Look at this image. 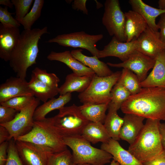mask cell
<instances>
[{
	"label": "cell",
	"instance_id": "1",
	"mask_svg": "<svg viewBox=\"0 0 165 165\" xmlns=\"http://www.w3.org/2000/svg\"><path fill=\"white\" fill-rule=\"evenodd\" d=\"M120 109L125 114L165 120V88L142 87L137 94L131 95L122 104Z\"/></svg>",
	"mask_w": 165,
	"mask_h": 165
},
{
	"label": "cell",
	"instance_id": "2",
	"mask_svg": "<svg viewBox=\"0 0 165 165\" xmlns=\"http://www.w3.org/2000/svg\"><path fill=\"white\" fill-rule=\"evenodd\" d=\"M47 33H49L47 27L24 30L21 32L18 44L9 61L17 77L26 79L28 68L36 63L39 40L43 35Z\"/></svg>",
	"mask_w": 165,
	"mask_h": 165
},
{
	"label": "cell",
	"instance_id": "3",
	"mask_svg": "<svg viewBox=\"0 0 165 165\" xmlns=\"http://www.w3.org/2000/svg\"><path fill=\"white\" fill-rule=\"evenodd\" d=\"M160 121L147 119L144 127L128 150L142 163L153 159L163 150L159 130Z\"/></svg>",
	"mask_w": 165,
	"mask_h": 165
},
{
	"label": "cell",
	"instance_id": "4",
	"mask_svg": "<svg viewBox=\"0 0 165 165\" xmlns=\"http://www.w3.org/2000/svg\"><path fill=\"white\" fill-rule=\"evenodd\" d=\"M64 143L72 149L73 163L104 165L111 162L112 156L108 152L92 146L81 135L63 138Z\"/></svg>",
	"mask_w": 165,
	"mask_h": 165
},
{
	"label": "cell",
	"instance_id": "5",
	"mask_svg": "<svg viewBox=\"0 0 165 165\" xmlns=\"http://www.w3.org/2000/svg\"><path fill=\"white\" fill-rule=\"evenodd\" d=\"M16 140L31 142L46 148L53 153L67 149L63 137L52 127L49 118L41 121H34L31 130L18 138Z\"/></svg>",
	"mask_w": 165,
	"mask_h": 165
},
{
	"label": "cell",
	"instance_id": "6",
	"mask_svg": "<svg viewBox=\"0 0 165 165\" xmlns=\"http://www.w3.org/2000/svg\"><path fill=\"white\" fill-rule=\"evenodd\" d=\"M58 114L49 118L52 127L63 138L81 135L90 122L82 113L79 106L74 104L58 110Z\"/></svg>",
	"mask_w": 165,
	"mask_h": 165
},
{
	"label": "cell",
	"instance_id": "7",
	"mask_svg": "<svg viewBox=\"0 0 165 165\" xmlns=\"http://www.w3.org/2000/svg\"><path fill=\"white\" fill-rule=\"evenodd\" d=\"M121 74V71H117L104 77L95 74L87 88L78 95L80 102L82 104L109 103L112 99V90Z\"/></svg>",
	"mask_w": 165,
	"mask_h": 165
},
{
	"label": "cell",
	"instance_id": "8",
	"mask_svg": "<svg viewBox=\"0 0 165 165\" xmlns=\"http://www.w3.org/2000/svg\"><path fill=\"white\" fill-rule=\"evenodd\" d=\"M102 24L111 36L122 42H126L125 33V16L118 0H106L104 4Z\"/></svg>",
	"mask_w": 165,
	"mask_h": 165
},
{
	"label": "cell",
	"instance_id": "9",
	"mask_svg": "<svg viewBox=\"0 0 165 165\" xmlns=\"http://www.w3.org/2000/svg\"><path fill=\"white\" fill-rule=\"evenodd\" d=\"M103 37L102 34L91 35L82 31L58 35L47 42L56 43L64 47L85 49L93 56L97 57L99 50L96 47V43Z\"/></svg>",
	"mask_w": 165,
	"mask_h": 165
},
{
	"label": "cell",
	"instance_id": "10",
	"mask_svg": "<svg viewBox=\"0 0 165 165\" xmlns=\"http://www.w3.org/2000/svg\"><path fill=\"white\" fill-rule=\"evenodd\" d=\"M40 100H35L25 108L20 111L14 119L7 123L0 124L6 127L10 134L9 140L17 138L29 133L34 125L33 116L35 111L40 104Z\"/></svg>",
	"mask_w": 165,
	"mask_h": 165
},
{
	"label": "cell",
	"instance_id": "11",
	"mask_svg": "<svg viewBox=\"0 0 165 165\" xmlns=\"http://www.w3.org/2000/svg\"><path fill=\"white\" fill-rule=\"evenodd\" d=\"M18 153L24 165H47L50 150L34 143L16 140Z\"/></svg>",
	"mask_w": 165,
	"mask_h": 165
},
{
	"label": "cell",
	"instance_id": "12",
	"mask_svg": "<svg viewBox=\"0 0 165 165\" xmlns=\"http://www.w3.org/2000/svg\"><path fill=\"white\" fill-rule=\"evenodd\" d=\"M155 62V59L135 50L125 61L117 64L107 62V64L111 67L122 68L130 70L137 75L141 82L146 78L148 71L153 68Z\"/></svg>",
	"mask_w": 165,
	"mask_h": 165
},
{
	"label": "cell",
	"instance_id": "13",
	"mask_svg": "<svg viewBox=\"0 0 165 165\" xmlns=\"http://www.w3.org/2000/svg\"><path fill=\"white\" fill-rule=\"evenodd\" d=\"M136 40V50L153 59L165 50V43L161 39L159 32L148 26Z\"/></svg>",
	"mask_w": 165,
	"mask_h": 165
},
{
	"label": "cell",
	"instance_id": "14",
	"mask_svg": "<svg viewBox=\"0 0 165 165\" xmlns=\"http://www.w3.org/2000/svg\"><path fill=\"white\" fill-rule=\"evenodd\" d=\"M34 94L25 79L11 77L0 85V103L17 96Z\"/></svg>",
	"mask_w": 165,
	"mask_h": 165
},
{
	"label": "cell",
	"instance_id": "15",
	"mask_svg": "<svg viewBox=\"0 0 165 165\" xmlns=\"http://www.w3.org/2000/svg\"><path fill=\"white\" fill-rule=\"evenodd\" d=\"M136 39L129 42H122L113 36L109 42L104 46L103 49L99 50L97 57L99 59L114 57L123 62L136 50Z\"/></svg>",
	"mask_w": 165,
	"mask_h": 165
},
{
	"label": "cell",
	"instance_id": "16",
	"mask_svg": "<svg viewBox=\"0 0 165 165\" xmlns=\"http://www.w3.org/2000/svg\"><path fill=\"white\" fill-rule=\"evenodd\" d=\"M20 33L19 28L0 24V57L9 61L11 55L17 46Z\"/></svg>",
	"mask_w": 165,
	"mask_h": 165
},
{
	"label": "cell",
	"instance_id": "17",
	"mask_svg": "<svg viewBox=\"0 0 165 165\" xmlns=\"http://www.w3.org/2000/svg\"><path fill=\"white\" fill-rule=\"evenodd\" d=\"M47 58L51 61H57L64 64L72 70L73 73L77 75L93 77L95 74L91 69L74 58L69 51L60 52L52 51Z\"/></svg>",
	"mask_w": 165,
	"mask_h": 165
},
{
	"label": "cell",
	"instance_id": "18",
	"mask_svg": "<svg viewBox=\"0 0 165 165\" xmlns=\"http://www.w3.org/2000/svg\"><path fill=\"white\" fill-rule=\"evenodd\" d=\"M123 118L124 122L120 132V138L130 145L134 141L143 129L145 118L131 114H125Z\"/></svg>",
	"mask_w": 165,
	"mask_h": 165
},
{
	"label": "cell",
	"instance_id": "19",
	"mask_svg": "<svg viewBox=\"0 0 165 165\" xmlns=\"http://www.w3.org/2000/svg\"><path fill=\"white\" fill-rule=\"evenodd\" d=\"M101 149L110 154L120 165H144L128 150L123 148L117 141L111 138L102 143Z\"/></svg>",
	"mask_w": 165,
	"mask_h": 165
},
{
	"label": "cell",
	"instance_id": "20",
	"mask_svg": "<svg viewBox=\"0 0 165 165\" xmlns=\"http://www.w3.org/2000/svg\"><path fill=\"white\" fill-rule=\"evenodd\" d=\"M140 84L142 88L156 87L165 88V50L156 57L152 70Z\"/></svg>",
	"mask_w": 165,
	"mask_h": 165
},
{
	"label": "cell",
	"instance_id": "21",
	"mask_svg": "<svg viewBox=\"0 0 165 165\" xmlns=\"http://www.w3.org/2000/svg\"><path fill=\"white\" fill-rule=\"evenodd\" d=\"M125 14L126 42H129L136 39L148 26L144 18L137 13L131 10L125 13Z\"/></svg>",
	"mask_w": 165,
	"mask_h": 165
},
{
	"label": "cell",
	"instance_id": "22",
	"mask_svg": "<svg viewBox=\"0 0 165 165\" xmlns=\"http://www.w3.org/2000/svg\"><path fill=\"white\" fill-rule=\"evenodd\" d=\"M128 2L132 10L141 15L150 28L155 31H158L156 19L158 16L165 13V10L152 7L142 0H130Z\"/></svg>",
	"mask_w": 165,
	"mask_h": 165
},
{
	"label": "cell",
	"instance_id": "23",
	"mask_svg": "<svg viewBox=\"0 0 165 165\" xmlns=\"http://www.w3.org/2000/svg\"><path fill=\"white\" fill-rule=\"evenodd\" d=\"M82 51L81 49L74 50L71 53L74 58L91 69L98 76L105 77L113 73L107 64L100 61L96 56H86L82 53Z\"/></svg>",
	"mask_w": 165,
	"mask_h": 165
},
{
	"label": "cell",
	"instance_id": "24",
	"mask_svg": "<svg viewBox=\"0 0 165 165\" xmlns=\"http://www.w3.org/2000/svg\"><path fill=\"white\" fill-rule=\"evenodd\" d=\"M93 77L79 76L73 73L68 74L64 83L59 87V94L63 95L73 92L82 93L88 87Z\"/></svg>",
	"mask_w": 165,
	"mask_h": 165
},
{
	"label": "cell",
	"instance_id": "25",
	"mask_svg": "<svg viewBox=\"0 0 165 165\" xmlns=\"http://www.w3.org/2000/svg\"><path fill=\"white\" fill-rule=\"evenodd\" d=\"M71 93H69L63 95H60L57 98L53 97L39 106L35 109L33 119L35 121L43 120L46 118V115L51 111L60 109L71 100Z\"/></svg>",
	"mask_w": 165,
	"mask_h": 165
},
{
	"label": "cell",
	"instance_id": "26",
	"mask_svg": "<svg viewBox=\"0 0 165 165\" xmlns=\"http://www.w3.org/2000/svg\"><path fill=\"white\" fill-rule=\"evenodd\" d=\"M81 135L94 144L105 143L111 138L104 124L100 123L90 122L84 128Z\"/></svg>",
	"mask_w": 165,
	"mask_h": 165
},
{
	"label": "cell",
	"instance_id": "27",
	"mask_svg": "<svg viewBox=\"0 0 165 165\" xmlns=\"http://www.w3.org/2000/svg\"><path fill=\"white\" fill-rule=\"evenodd\" d=\"M29 87L36 98L44 103L59 94V87H53L42 82L32 74L28 82Z\"/></svg>",
	"mask_w": 165,
	"mask_h": 165
},
{
	"label": "cell",
	"instance_id": "28",
	"mask_svg": "<svg viewBox=\"0 0 165 165\" xmlns=\"http://www.w3.org/2000/svg\"><path fill=\"white\" fill-rule=\"evenodd\" d=\"M109 103L94 104L84 103L79 106L83 116L89 121L104 123Z\"/></svg>",
	"mask_w": 165,
	"mask_h": 165
},
{
	"label": "cell",
	"instance_id": "29",
	"mask_svg": "<svg viewBox=\"0 0 165 165\" xmlns=\"http://www.w3.org/2000/svg\"><path fill=\"white\" fill-rule=\"evenodd\" d=\"M108 109L104 125L111 138L118 141L120 139V132L123 123V118L118 115L116 109L109 107Z\"/></svg>",
	"mask_w": 165,
	"mask_h": 165
},
{
	"label": "cell",
	"instance_id": "30",
	"mask_svg": "<svg viewBox=\"0 0 165 165\" xmlns=\"http://www.w3.org/2000/svg\"><path fill=\"white\" fill-rule=\"evenodd\" d=\"M119 80L129 91L131 95L137 94L142 88L137 75L127 69H123Z\"/></svg>",
	"mask_w": 165,
	"mask_h": 165
},
{
	"label": "cell",
	"instance_id": "31",
	"mask_svg": "<svg viewBox=\"0 0 165 165\" xmlns=\"http://www.w3.org/2000/svg\"><path fill=\"white\" fill-rule=\"evenodd\" d=\"M111 100L109 107L116 109L120 108L122 104L131 95L130 93L119 80L111 91Z\"/></svg>",
	"mask_w": 165,
	"mask_h": 165
},
{
	"label": "cell",
	"instance_id": "32",
	"mask_svg": "<svg viewBox=\"0 0 165 165\" xmlns=\"http://www.w3.org/2000/svg\"><path fill=\"white\" fill-rule=\"evenodd\" d=\"M44 2L43 0H34L31 10L19 22L24 30L31 29L33 25L41 16Z\"/></svg>",
	"mask_w": 165,
	"mask_h": 165
},
{
	"label": "cell",
	"instance_id": "33",
	"mask_svg": "<svg viewBox=\"0 0 165 165\" xmlns=\"http://www.w3.org/2000/svg\"><path fill=\"white\" fill-rule=\"evenodd\" d=\"M35 99L34 96L32 95L19 96L11 98L0 104L20 111L33 102Z\"/></svg>",
	"mask_w": 165,
	"mask_h": 165
},
{
	"label": "cell",
	"instance_id": "34",
	"mask_svg": "<svg viewBox=\"0 0 165 165\" xmlns=\"http://www.w3.org/2000/svg\"><path fill=\"white\" fill-rule=\"evenodd\" d=\"M32 74L39 80L48 85L53 87H58L60 80L55 74L48 73L46 70L38 67L32 70Z\"/></svg>",
	"mask_w": 165,
	"mask_h": 165
},
{
	"label": "cell",
	"instance_id": "35",
	"mask_svg": "<svg viewBox=\"0 0 165 165\" xmlns=\"http://www.w3.org/2000/svg\"><path fill=\"white\" fill-rule=\"evenodd\" d=\"M73 162L72 155L68 149L50 154L47 165H70Z\"/></svg>",
	"mask_w": 165,
	"mask_h": 165
},
{
	"label": "cell",
	"instance_id": "36",
	"mask_svg": "<svg viewBox=\"0 0 165 165\" xmlns=\"http://www.w3.org/2000/svg\"><path fill=\"white\" fill-rule=\"evenodd\" d=\"M15 8V19L19 23L29 12L33 0H12Z\"/></svg>",
	"mask_w": 165,
	"mask_h": 165
},
{
	"label": "cell",
	"instance_id": "37",
	"mask_svg": "<svg viewBox=\"0 0 165 165\" xmlns=\"http://www.w3.org/2000/svg\"><path fill=\"white\" fill-rule=\"evenodd\" d=\"M7 158L5 165H24L18 153L15 141L12 139L9 141Z\"/></svg>",
	"mask_w": 165,
	"mask_h": 165
},
{
	"label": "cell",
	"instance_id": "38",
	"mask_svg": "<svg viewBox=\"0 0 165 165\" xmlns=\"http://www.w3.org/2000/svg\"><path fill=\"white\" fill-rule=\"evenodd\" d=\"M13 13L9 12L8 9V7L5 6L3 8L0 6V22L1 24L10 27L19 28L21 24L15 18H14L12 15Z\"/></svg>",
	"mask_w": 165,
	"mask_h": 165
},
{
	"label": "cell",
	"instance_id": "39",
	"mask_svg": "<svg viewBox=\"0 0 165 165\" xmlns=\"http://www.w3.org/2000/svg\"><path fill=\"white\" fill-rule=\"evenodd\" d=\"M20 111L11 107L0 105V124L13 120Z\"/></svg>",
	"mask_w": 165,
	"mask_h": 165
},
{
	"label": "cell",
	"instance_id": "40",
	"mask_svg": "<svg viewBox=\"0 0 165 165\" xmlns=\"http://www.w3.org/2000/svg\"><path fill=\"white\" fill-rule=\"evenodd\" d=\"M144 165H165V149L154 158L148 162L143 163Z\"/></svg>",
	"mask_w": 165,
	"mask_h": 165
},
{
	"label": "cell",
	"instance_id": "41",
	"mask_svg": "<svg viewBox=\"0 0 165 165\" xmlns=\"http://www.w3.org/2000/svg\"><path fill=\"white\" fill-rule=\"evenodd\" d=\"M9 141L0 144V165H5L7 158Z\"/></svg>",
	"mask_w": 165,
	"mask_h": 165
},
{
	"label": "cell",
	"instance_id": "42",
	"mask_svg": "<svg viewBox=\"0 0 165 165\" xmlns=\"http://www.w3.org/2000/svg\"><path fill=\"white\" fill-rule=\"evenodd\" d=\"M86 0H74L72 7L73 9L77 11L80 10L85 14L88 15V11L86 8Z\"/></svg>",
	"mask_w": 165,
	"mask_h": 165
},
{
	"label": "cell",
	"instance_id": "43",
	"mask_svg": "<svg viewBox=\"0 0 165 165\" xmlns=\"http://www.w3.org/2000/svg\"><path fill=\"white\" fill-rule=\"evenodd\" d=\"M159 32L160 37L162 41L165 43V13L160 16V19L157 24Z\"/></svg>",
	"mask_w": 165,
	"mask_h": 165
},
{
	"label": "cell",
	"instance_id": "44",
	"mask_svg": "<svg viewBox=\"0 0 165 165\" xmlns=\"http://www.w3.org/2000/svg\"><path fill=\"white\" fill-rule=\"evenodd\" d=\"M10 134L8 130L0 125V144L9 140Z\"/></svg>",
	"mask_w": 165,
	"mask_h": 165
},
{
	"label": "cell",
	"instance_id": "45",
	"mask_svg": "<svg viewBox=\"0 0 165 165\" xmlns=\"http://www.w3.org/2000/svg\"><path fill=\"white\" fill-rule=\"evenodd\" d=\"M159 130L162 145L163 148L165 149V123H160Z\"/></svg>",
	"mask_w": 165,
	"mask_h": 165
},
{
	"label": "cell",
	"instance_id": "46",
	"mask_svg": "<svg viewBox=\"0 0 165 165\" xmlns=\"http://www.w3.org/2000/svg\"><path fill=\"white\" fill-rule=\"evenodd\" d=\"M0 4L5 6L6 7H8L10 8H12L13 5L11 1L9 0H0Z\"/></svg>",
	"mask_w": 165,
	"mask_h": 165
},
{
	"label": "cell",
	"instance_id": "47",
	"mask_svg": "<svg viewBox=\"0 0 165 165\" xmlns=\"http://www.w3.org/2000/svg\"><path fill=\"white\" fill-rule=\"evenodd\" d=\"M158 8L165 10V0H159L158 1Z\"/></svg>",
	"mask_w": 165,
	"mask_h": 165
},
{
	"label": "cell",
	"instance_id": "48",
	"mask_svg": "<svg viewBox=\"0 0 165 165\" xmlns=\"http://www.w3.org/2000/svg\"><path fill=\"white\" fill-rule=\"evenodd\" d=\"M96 3L97 8V9H100L101 7H103V5L101 3L97 2L96 0H95Z\"/></svg>",
	"mask_w": 165,
	"mask_h": 165
},
{
	"label": "cell",
	"instance_id": "49",
	"mask_svg": "<svg viewBox=\"0 0 165 165\" xmlns=\"http://www.w3.org/2000/svg\"><path fill=\"white\" fill-rule=\"evenodd\" d=\"M110 165H120V164L117 162L113 159L111 162Z\"/></svg>",
	"mask_w": 165,
	"mask_h": 165
},
{
	"label": "cell",
	"instance_id": "50",
	"mask_svg": "<svg viewBox=\"0 0 165 165\" xmlns=\"http://www.w3.org/2000/svg\"><path fill=\"white\" fill-rule=\"evenodd\" d=\"M70 165H92L91 164H89L87 163H79V164H75L73 162H72V163H71Z\"/></svg>",
	"mask_w": 165,
	"mask_h": 165
},
{
	"label": "cell",
	"instance_id": "51",
	"mask_svg": "<svg viewBox=\"0 0 165 165\" xmlns=\"http://www.w3.org/2000/svg\"><path fill=\"white\" fill-rule=\"evenodd\" d=\"M72 0H66V1H66L67 3H70L72 1Z\"/></svg>",
	"mask_w": 165,
	"mask_h": 165
}]
</instances>
